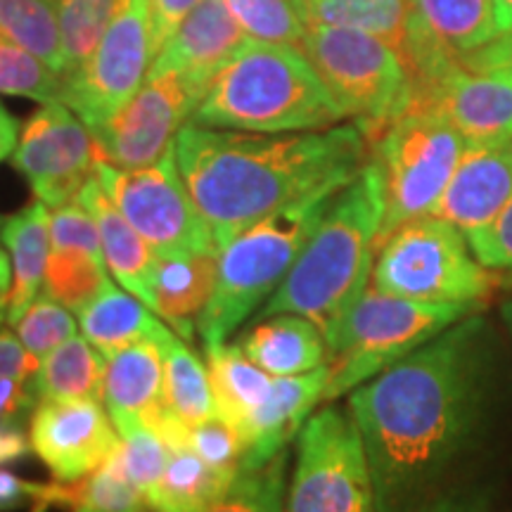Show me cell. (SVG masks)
<instances>
[{
	"label": "cell",
	"instance_id": "cell-1",
	"mask_svg": "<svg viewBox=\"0 0 512 512\" xmlns=\"http://www.w3.org/2000/svg\"><path fill=\"white\" fill-rule=\"evenodd\" d=\"M491 335L470 313L349 394L377 512H415L482 425Z\"/></svg>",
	"mask_w": 512,
	"mask_h": 512
},
{
	"label": "cell",
	"instance_id": "cell-2",
	"mask_svg": "<svg viewBox=\"0 0 512 512\" xmlns=\"http://www.w3.org/2000/svg\"><path fill=\"white\" fill-rule=\"evenodd\" d=\"M176 162L219 252L242 230L311 197H330L368 162L356 124L302 133H235L188 121Z\"/></svg>",
	"mask_w": 512,
	"mask_h": 512
},
{
	"label": "cell",
	"instance_id": "cell-3",
	"mask_svg": "<svg viewBox=\"0 0 512 512\" xmlns=\"http://www.w3.org/2000/svg\"><path fill=\"white\" fill-rule=\"evenodd\" d=\"M384 207L380 164L368 159L332 197L292 271L271 294L259 318L299 313L313 320L328 342L373 280Z\"/></svg>",
	"mask_w": 512,
	"mask_h": 512
},
{
	"label": "cell",
	"instance_id": "cell-4",
	"mask_svg": "<svg viewBox=\"0 0 512 512\" xmlns=\"http://www.w3.org/2000/svg\"><path fill=\"white\" fill-rule=\"evenodd\" d=\"M344 112L297 46L252 41L209 81L192 124L245 133L337 126Z\"/></svg>",
	"mask_w": 512,
	"mask_h": 512
},
{
	"label": "cell",
	"instance_id": "cell-5",
	"mask_svg": "<svg viewBox=\"0 0 512 512\" xmlns=\"http://www.w3.org/2000/svg\"><path fill=\"white\" fill-rule=\"evenodd\" d=\"M332 197H311L275 211L221 249L214 294L197 323L204 349L226 344L256 306L283 285Z\"/></svg>",
	"mask_w": 512,
	"mask_h": 512
},
{
	"label": "cell",
	"instance_id": "cell-6",
	"mask_svg": "<svg viewBox=\"0 0 512 512\" xmlns=\"http://www.w3.org/2000/svg\"><path fill=\"white\" fill-rule=\"evenodd\" d=\"M475 309L479 304L415 302L370 285L328 337L330 377L323 403L351 394Z\"/></svg>",
	"mask_w": 512,
	"mask_h": 512
},
{
	"label": "cell",
	"instance_id": "cell-7",
	"mask_svg": "<svg viewBox=\"0 0 512 512\" xmlns=\"http://www.w3.org/2000/svg\"><path fill=\"white\" fill-rule=\"evenodd\" d=\"M332 98L368 143L413 105V81L401 55L382 38L344 27L309 24L299 43Z\"/></svg>",
	"mask_w": 512,
	"mask_h": 512
},
{
	"label": "cell",
	"instance_id": "cell-8",
	"mask_svg": "<svg viewBox=\"0 0 512 512\" xmlns=\"http://www.w3.org/2000/svg\"><path fill=\"white\" fill-rule=\"evenodd\" d=\"M375 290L415 302L479 304L489 297V268L467 245L465 233L439 216L403 223L382 242L373 264Z\"/></svg>",
	"mask_w": 512,
	"mask_h": 512
},
{
	"label": "cell",
	"instance_id": "cell-9",
	"mask_svg": "<svg viewBox=\"0 0 512 512\" xmlns=\"http://www.w3.org/2000/svg\"><path fill=\"white\" fill-rule=\"evenodd\" d=\"M373 159L384 181V221L377 249L403 223L432 214L444 195L467 143L458 128L434 107H411L387 126Z\"/></svg>",
	"mask_w": 512,
	"mask_h": 512
},
{
	"label": "cell",
	"instance_id": "cell-10",
	"mask_svg": "<svg viewBox=\"0 0 512 512\" xmlns=\"http://www.w3.org/2000/svg\"><path fill=\"white\" fill-rule=\"evenodd\" d=\"M285 512H377L366 444L349 408L325 406L306 420Z\"/></svg>",
	"mask_w": 512,
	"mask_h": 512
},
{
	"label": "cell",
	"instance_id": "cell-11",
	"mask_svg": "<svg viewBox=\"0 0 512 512\" xmlns=\"http://www.w3.org/2000/svg\"><path fill=\"white\" fill-rule=\"evenodd\" d=\"M95 176L124 219L157 256L176 259L219 252L211 228L185 188L176 150L140 169H119L98 159Z\"/></svg>",
	"mask_w": 512,
	"mask_h": 512
},
{
	"label": "cell",
	"instance_id": "cell-12",
	"mask_svg": "<svg viewBox=\"0 0 512 512\" xmlns=\"http://www.w3.org/2000/svg\"><path fill=\"white\" fill-rule=\"evenodd\" d=\"M152 62L150 0H126L91 57L64 76L62 102L88 128L98 126L140 91Z\"/></svg>",
	"mask_w": 512,
	"mask_h": 512
},
{
	"label": "cell",
	"instance_id": "cell-13",
	"mask_svg": "<svg viewBox=\"0 0 512 512\" xmlns=\"http://www.w3.org/2000/svg\"><path fill=\"white\" fill-rule=\"evenodd\" d=\"M207 88L178 72H147L140 91L112 119L88 128L102 162L140 169L174 150Z\"/></svg>",
	"mask_w": 512,
	"mask_h": 512
},
{
	"label": "cell",
	"instance_id": "cell-14",
	"mask_svg": "<svg viewBox=\"0 0 512 512\" xmlns=\"http://www.w3.org/2000/svg\"><path fill=\"white\" fill-rule=\"evenodd\" d=\"M10 159L53 209L79 197L100 157L88 126L64 102H48L24 124Z\"/></svg>",
	"mask_w": 512,
	"mask_h": 512
},
{
	"label": "cell",
	"instance_id": "cell-15",
	"mask_svg": "<svg viewBox=\"0 0 512 512\" xmlns=\"http://www.w3.org/2000/svg\"><path fill=\"white\" fill-rule=\"evenodd\" d=\"M31 448L55 479H81L105 465L121 437L100 401H38L29 427Z\"/></svg>",
	"mask_w": 512,
	"mask_h": 512
},
{
	"label": "cell",
	"instance_id": "cell-16",
	"mask_svg": "<svg viewBox=\"0 0 512 512\" xmlns=\"http://www.w3.org/2000/svg\"><path fill=\"white\" fill-rule=\"evenodd\" d=\"M458 128L467 147H494L512 140V72H472L458 64L425 100Z\"/></svg>",
	"mask_w": 512,
	"mask_h": 512
},
{
	"label": "cell",
	"instance_id": "cell-17",
	"mask_svg": "<svg viewBox=\"0 0 512 512\" xmlns=\"http://www.w3.org/2000/svg\"><path fill=\"white\" fill-rule=\"evenodd\" d=\"M249 43L223 0H200L159 50L150 72H178L207 88Z\"/></svg>",
	"mask_w": 512,
	"mask_h": 512
},
{
	"label": "cell",
	"instance_id": "cell-18",
	"mask_svg": "<svg viewBox=\"0 0 512 512\" xmlns=\"http://www.w3.org/2000/svg\"><path fill=\"white\" fill-rule=\"evenodd\" d=\"M512 197V140L494 147H467L444 195L432 209L467 235L482 228Z\"/></svg>",
	"mask_w": 512,
	"mask_h": 512
},
{
	"label": "cell",
	"instance_id": "cell-19",
	"mask_svg": "<svg viewBox=\"0 0 512 512\" xmlns=\"http://www.w3.org/2000/svg\"><path fill=\"white\" fill-rule=\"evenodd\" d=\"M328 377V363L304 375L273 377L271 392L249 422L242 470L266 465L302 432L313 408L323 403Z\"/></svg>",
	"mask_w": 512,
	"mask_h": 512
},
{
	"label": "cell",
	"instance_id": "cell-20",
	"mask_svg": "<svg viewBox=\"0 0 512 512\" xmlns=\"http://www.w3.org/2000/svg\"><path fill=\"white\" fill-rule=\"evenodd\" d=\"M171 335V332H169ZM140 339L107 356L102 403L114 425L124 420L145 422L166 406L164 401V342Z\"/></svg>",
	"mask_w": 512,
	"mask_h": 512
},
{
	"label": "cell",
	"instance_id": "cell-21",
	"mask_svg": "<svg viewBox=\"0 0 512 512\" xmlns=\"http://www.w3.org/2000/svg\"><path fill=\"white\" fill-rule=\"evenodd\" d=\"M76 200L91 211L95 223H98L102 256H105V264L117 278V283L152 309V304H155L152 278H155L157 254L140 238L136 228L124 219L117 204L110 200V195L100 185L95 171Z\"/></svg>",
	"mask_w": 512,
	"mask_h": 512
},
{
	"label": "cell",
	"instance_id": "cell-22",
	"mask_svg": "<svg viewBox=\"0 0 512 512\" xmlns=\"http://www.w3.org/2000/svg\"><path fill=\"white\" fill-rule=\"evenodd\" d=\"M235 344L254 366L273 377L304 375L328 363L325 335L299 313L259 318Z\"/></svg>",
	"mask_w": 512,
	"mask_h": 512
},
{
	"label": "cell",
	"instance_id": "cell-23",
	"mask_svg": "<svg viewBox=\"0 0 512 512\" xmlns=\"http://www.w3.org/2000/svg\"><path fill=\"white\" fill-rule=\"evenodd\" d=\"M216 273H219V252L176 256V259L157 256L155 278H152V292H155L152 311L162 316L164 323L174 328L185 342H192L195 337L200 316L214 294Z\"/></svg>",
	"mask_w": 512,
	"mask_h": 512
},
{
	"label": "cell",
	"instance_id": "cell-24",
	"mask_svg": "<svg viewBox=\"0 0 512 512\" xmlns=\"http://www.w3.org/2000/svg\"><path fill=\"white\" fill-rule=\"evenodd\" d=\"M0 240L10 254L12 287L8 297V323L15 325L43 290V278L53 242H50V209L36 200L0 226Z\"/></svg>",
	"mask_w": 512,
	"mask_h": 512
},
{
	"label": "cell",
	"instance_id": "cell-25",
	"mask_svg": "<svg viewBox=\"0 0 512 512\" xmlns=\"http://www.w3.org/2000/svg\"><path fill=\"white\" fill-rule=\"evenodd\" d=\"M207 351V370L214 389L216 415L240 434L245 444L249 422L271 392L273 375L254 366L238 344H221Z\"/></svg>",
	"mask_w": 512,
	"mask_h": 512
},
{
	"label": "cell",
	"instance_id": "cell-26",
	"mask_svg": "<svg viewBox=\"0 0 512 512\" xmlns=\"http://www.w3.org/2000/svg\"><path fill=\"white\" fill-rule=\"evenodd\" d=\"M79 328L105 358L140 339H164L171 332L136 294L112 283L79 313Z\"/></svg>",
	"mask_w": 512,
	"mask_h": 512
},
{
	"label": "cell",
	"instance_id": "cell-27",
	"mask_svg": "<svg viewBox=\"0 0 512 512\" xmlns=\"http://www.w3.org/2000/svg\"><path fill=\"white\" fill-rule=\"evenodd\" d=\"M240 472H226L197 456L190 446L171 448L169 465L145 494L155 512H204L230 489Z\"/></svg>",
	"mask_w": 512,
	"mask_h": 512
},
{
	"label": "cell",
	"instance_id": "cell-28",
	"mask_svg": "<svg viewBox=\"0 0 512 512\" xmlns=\"http://www.w3.org/2000/svg\"><path fill=\"white\" fill-rule=\"evenodd\" d=\"M411 15L458 60L498 36L494 0H411Z\"/></svg>",
	"mask_w": 512,
	"mask_h": 512
},
{
	"label": "cell",
	"instance_id": "cell-29",
	"mask_svg": "<svg viewBox=\"0 0 512 512\" xmlns=\"http://www.w3.org/2000/svg\"><path fill=\"white\" fill-rule=\"evenodd\" d=\"M105 366V354L86 337L74 335L41 361L34 377L38 401L91 399L102 403Z\"/></svg>",
	"mask_w": 512,
	"mask_h": 512
},
{
	"label": "cell",
	"instance_id": "cell-30",
	"mask_svg": "<svg viewBox=\"0 0 512 512\" xmlns=\"http://www.w3.org/2000/svg\"><path fill=\"white\" fill-rule=\"evenodd\" d=\"M309 24L344 27L382 38L401 55L408 34L411 0H297Z\"/></svg>",
	"mask_w": 512,
	"mask_h": 512
},
{
	"label": "cell",
	"instance_id": "cell-31",
	"mask_svg": "<svg viewBox=\"0 0 512 512\" xmlns=\"http://www.w3.org/2000/svg\"><path fill=\"white\" fill-rule=\"evenodd\" d=\"M164 401L183 425L195 427L216 415L209 370L200 356L171 332L164 342Z\"/></svg>",
	"mask_w": 512,
	"mask_h": 512
},
{
	"label": "cell",
	"instance_id": "cell-32",
	"mask_svg": "<svg viewBox=\"0 0 512 512\" xmlns=\"http://www.w3.org/2000/svg\"><path fill=\"white\" fill-rule=\"evenodd\" d=\"M0 36L41 57L64 76L60 15L55 0H0Z\"/></svg>",
	"mask_w": 512,
	"mask_h": 512
},
{
	"label": "cell",
	"instance_id": "cell-33",
	"mask_svg": "<svg viewBox=\"0 0 512 512\" xmlns=\"http://www.w3.org/2000/svg\"><path fill=\"white\" fill-rule=\"evenodd\" d=\"M105 259L76 252V249H53L48 259L43 294L81 313L98 294L110 285L105 271Z\"/></svg>",
	"mask_w": 512,
	"mask_h": 512
},
{
	"label": "cell",
	"instance_id": "cell-34",
	"mask_svg": "<svg viewBox=\"0 0 512 512\" xmlns=\"http://www.w3.org/2000/svg\"><path fill=\"white\" fill-rule=\"evenodd\" d=\"M126 0H60L64 76L76 72L91 57L100 38L110 29Z\"/></svg>",
	"mask_w": 512,
	"mask_h": 512
},
{
	"label": "cell",
	"instance_id": "cell-35",
	"mask_svg": "<svg viewBox=\"0 0 512 512\" xmlns=\"http://www.w3.org/2000/svg\"><path fill=\"white\" fill-rule=\"evenodd\" d=\"M287 448L266 465L240 470L230 489L204 512H285Z\"/></svg>",
	"mask_w": 512,
	"mask_h": 512
},
{
	"label": "cell",
	"instance_id": "cell-36",
	"mask_svg": "<svg viewBox=\"0 0 512 512\" xmlns=\"http://www.w3.org/2000/svg\"><path fill=\"white\" fill-rule=\"evenodd\" d=\"M230 15L256 43L299 46L306 19L297 0H223Z\"/></svg>",
	"mask_w": 512,
	"mask_h": 512
},
{
	"label": "cell",
	"instance_id": "cell-37",
	"mask_svg": "<svg viewBox=\"0 0 512 512\" xmlns=\"http://www.w3.org/2000/svg\"><path fill=\"white\" fill-rule=\"evenodd\" d=\"M64 76L50 64L0 36V93L43 102H62Z\"/></svg>",
	"mask_w": 512,
	"mask_h": 512
},
{
	"label": "cell",
	"instance_id": "cell-38",
	"mask_svg": "<svg viewBox=\"0 0 512 512\" xmlns=\"http://www.w3.org/2000/svg\"><path fill=\"white\" fill-rule=\"evenodd\" d=\"M114 427L121 437V448L117 453L119 463L124 467L126 477L147 494L164 475L171 458V446L140 420H124Z\"/></svg>",
	"mask_w": 512,
	"mask_h": 512
},
{
	"label": "cell",
	"instance_id": "cell-39",
	"mask_svg": "<svg viewBox=\"0 0 512 512\" xmlns=\"http://www.w3.org/2000/svg\"><path fill=\"white\" fill-rule=\"evenodd\" d=\"M145 508V494L126 477L119 456H112L91 475L81 477L72 512H140Z\"/></svg>",
	"mask_w": 512,
	"mask_h": 512
},
{
	"label": "cell",
	"instance_id": "cell-40",
	"mask_svg": "<svg viewBox=\"0 0 512 512\" xmlns=\"http://www.w3.org/2000/svg\"><path fill=\"white\" fill-rule=\"evenodd\" d=\"M12 328H15L19 342L27 347L29 354L43 361L60 344L76 335V320L67 306L55 302L48 294H38Z\"/></svg>",
	"mask_w": 512,
	"mask_h": 512
},
{
	"label": "cell",
	"instance_id": "cell-41",
	"mask_svg": "<svg viewBox=\"0 0 512 512\" xmlns=\"http://www.w3.org/2000/svg\"><path fill=\"white\" fill-rule=\"evenodd\" d=\"M190 448L204 463L219 467L226 472H240L245 460V444L240 434L228 425L219 415H211L209 420L190 427Z\"/></svg>",
	"mask_w": 512,
	"mask_h": 512
},
{
	"label": "cell",
	"instance_id": "cell-42",
	"mask_svg": "<svg viewBox=\"0 0 512 512\" xmlns=\"http://www.w3.org/2000/svg\"><path fill=\"white\" fill-rule=\"evenodd\" d=\"M50 242L53 249H76L105 259L98 223L79 200L50 209Z\"/></svg>",
	"mask_w": 512,
	"mask_h": 512
},
{
	"label": "cell",
	"instance_id": "cell-43",
	"mask_svg": "<svg viewBox=\"0 0 512 512\" xmlns=\"http://www.w3.org/2000/svg\"><path fill=\"white\" fill-rule=\"evenodd\" d=\"M467 245L489 271H512V197L494 219L467 235Z\"/></svg>",
	"mask_w": 512,
	"mask_h": 512
},
{
	"label": "cell",
	"instance_id": "cell-44",
	"mask_svg": "<svg viewBox=\"0 0 512 512\" xmlns=\"http://www.w3.org/2000/svg\"><path fill=\"white\" fill-rule=\"evenodd\" d=\"M197 3L200 0H150L152 50H155V57Z\"/></svg>",
	"mask_w": 512,
	"mask_h": 512
},
{
	"label": "cell",
	"instance_id": "cell-45",
	"mask_svg": "<svg viewBox=\"0 0 512 512\" xmlns=\"http://www.w3.org/2000/svg\"><path fill=\"white\" fill-rule=\"evenodd\" d=\"M38 403L34 380L0 377V422H22Z\"/></svg>",
	"mask_w": 512,
	"mask_h": 512
},
{
	"label": "cell",
	"instance_id": "cell-46",
	"mask_svg": "<svg viewBox=\"0 0 512 512\" xmlns=\"http://www.w3.org/2000/svg\"><path fill=\"white\" fill-rule=\"evenodd\" d=\"M38 368H41V361L29 354L19 337L10 330H0V377L34 380Z\"/></svg>",
	"mask_w": 512,
	"mask_h": 512
},
{
	"label": "cell",
	"instance_id": "cell-47",
	"mask_svg": "<svg viewBox=\"0 0 512 512\" xmlns=\"http://www.w3.org/2000/svg\"><path fill=\"white\" fill-rule=\"evenodd\" d=\"M460 64L472 72H491V69H505L512 72V29L501 31L494 41L486 43L484 48L465 55Z\"/></svg>",
	"mask_w": 512,
	"mask_h": 512
},
{
	"label": "cell",
	"instance_id": "cell-48",
	"mask_svg": "<svg viewBox=\"0 0 512 512\" xmlns=\"http://www.w3.org/2000/svg\"><path fill=\"white\" fill-rule=\"evenodd\" d=\"M38 491H41V484L24 482L22 477L0 467V512L27 508V505L31 508L36 503Z\"/></svg>",
	"mask_w": 512,
	"mask_h": 512
},
{
	"label": "cell",
	"instance_id": "cell-49",
	"mask_svg": "<svg viewBox=\"0 0 512 512\" xmlns=\"http://www.w3.org/2000/svg\"><path fill=\"white\" fill-rule=\"evenodd\" d=\"M31 451H34L31 439L19 422H0V465L17 463V460L27 458Z\"/></svg>",
	"mask_w": 512,
	"mask_h": 512
},
{
	"label": "cell",
	"instance_id": "cell-50",
	"mask_svg": "<svg viewBox=\"0 0 512 512\" xmlns=\"http://www.w3.org/2000/svg\"><path fill=\"white\" fill-rule=\"evenodd\" d=\"M420 512H491V498L486 491H463V494L439 498Z\"/></svg>",
	"mask_w": 512,
	"mask_h": 512
},
{
	"label": "cell",
	"instance_id": "cell-51",
	"mask_svg": "<svg viewBox=\"0 0 512 512\" xmlns=\"http://www.w3.org/2000/svg\"><path fill=\"white\" fill-rule=\"evenodd\" d=\"M19 138V124L12 114L0 105V162L12 157Z\"/></svg>",
	"mask_w": 512,
	"mask_h": 512
},
{
	"label": "cell",
	"instance_id": "cell-52",
	"mask_svg": "<svg viewBox=\"0 0 512 512\" xmlns=\"http://www.w3.org/2000/svg\"><path fill=\"white\" fill-rule=\"evenodd\" d=\"M494 15L498 34L512 29V0H494Z\"/></svg>",
	"mask_w": 512,
	"mask_h": 512
},
{
	"label": "cell",
	"instance_id": "cell-53",
	"mask_svg": "<svg viewBox=\"0 0 512 512\" xmlns=\"http://www.w3.org/2000/svg\"><path fill=\"white\" fill-rule=\"evenodd\" d=\"M10 287H12L10 254L3 252V247H0V294H8L10 297Z\"/></svg>",
	"mask_w": 512,
	"mask_h": 512
},
{
	"label": "cell",
	"instance_id": "cell-54",
	"mask_svg": "<svg viewBox=\"0 0 512 512\" xmlns=\"http://www.w3.org/2000/svg\"><path fill=\"white\" fill-rule=\"evenodd\" d=\"M503 320H505V325H508V330H510V335H512V299L510 302H505L503 304Z\"/></svg>",
	"mask_w": 512,
	"mask_h": 512
},
{
	"label": "cell",
	"instance_id": "cell-55",
	"mask_svg": "<svg viewBox=\"0 0 512 512\" xmlns=\"http://www.w3.org/2000/svg\"><path fill=\"white\" fill-rule=\"evenodd\" d=\"M140 512H155V510H150V508H145V510H140Z\"/></svg>",
	"mask_w": 512,
	"mask_h": 512
},
{
	"label": "cell",
	"instance_id": "cell-56",
	"mask_svg": "<svg viewBox=\"0 0 512 512\" xmlns=\"http://www.w3.org/2000/svg\"><path fill=\"white\" fill-rule=\"evenodd\" d=\"M55 3H60V0H55Z\"/></svg>",
	"mask_w": 512,
	"mask_h": 512
}]
</instances>
